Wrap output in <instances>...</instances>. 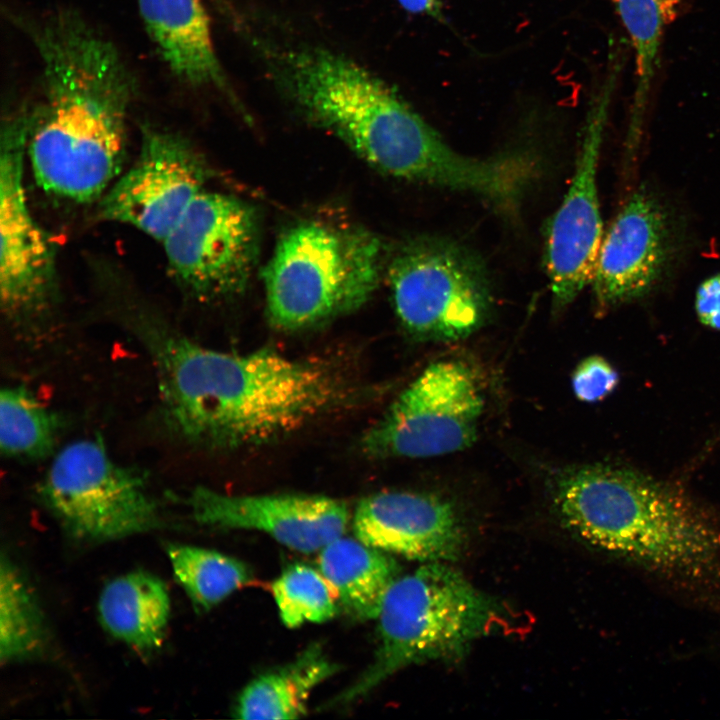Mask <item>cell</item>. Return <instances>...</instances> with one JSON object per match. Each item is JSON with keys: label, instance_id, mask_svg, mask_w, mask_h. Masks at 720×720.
Instances as JSON below:
<instances>
[{"label": "cell", "instance_id": "1", "mask_svg": "<svg viewBox=\"0 0 720 720\" xmlns=\"http://www.w3.org/2000/svg\"><path fill=\"white\" fill-rule=\"evenodd\" d=\"M137 322L136 333L157 372L162 419L190 445H262L296 432L352 395L344 376L327 363L266 348L228 353L202 346L158 320Z\"/></svg>", "mask_w": 720, "mask_h": 720}, {"label": "cell", "instance_id": "2", "mask_svg": "<svg viewBox=\"0 0 720 720\" xmlns=\"http://www.w3.org/2000/svg\"><path fill=\"white\" fill-rule=\"evenodd\" d=\"M18 25L40 64L39 96L18 112L34 178L67 200L101 198L124 161L136 79L113 43L72 10Z\"/></svg>", "mask_w": 720, "mask_h": 720}, {"label": "cell", "instance_id": "3", "mask_svg": "<svg viewBox=\"0 0 720 720\" xmlns=\"http://www.w3.org/2000/svg\"><path fill=\"white\" fill-rule=\"evenodd\" d=\"M243 32L274 87L305 120L336 136L375 169L407 180L413 157L433 127L391 85L336 51Z\"/></svg>", "mask_w": 720, "mask_h": 720}, {"label": "cell", "instance_id": "4", "mask_svg": "<svg viewBox=\"0 0 720 720\" xmlns=\"http://www.w3.org/2000/svg\"><path fill=\"white\" fill-rule=\"evenodd\" d=\"M562 523L585 542L662 572L704 568L720 549V534L674 491L635 472L587 465L553 482Z\"/></svg>", "mask_w": 720, "mask_h": 720}, {"label": "cell", "instance_id": "5", "mask_svg": "<svg viewBox=\"0 0 720 720\" xmlns=\"http://www.w3.org/2000/svg\"><path fill=\"white\" fill-rule=\"evenodd\" d=\"M503 616L502 607L458 571L445 562H425L391 585L377 617L372 662L326 707L353 702L410 665L462 659Z\"/></svg>", "mask_w": 720, "mask_h": 720}, {"label": "cell", "instance_id": "6", "mask_svg": "<svg viewBox=\"0 0 720 720\" xmlns=\"http://www.w3.org/2000/svg\"><path fill=\"white\" fill-rule=\"evenodd\" d=\"M385 248L368 229L308 219L280 236L262 279L271 324L296 331L351 313L375 293Z\"/></svg>", "mask_w": 720, "mask_h": 720}, {"label": "cell", "instance_id": "7", "mask_svg": "<svg viewBox=\"0 0 720 720\" xmlns=\"http://www.w3.org/2000/svg\"><path fill=\"white\" fill-rule=\"evenodd\" d=\"M385 271L397 318L415 339L460 340L488 319L492 293L486 267L453 240L410 239L393 252Z\"/></svg>", "mask_w": 720, "mask_h": 720}, {"label": "cell", "instance_id": "8", "mask_svg": "<svg viewBox=\"0 0 720 720\" xmlns=\"http://www.w3.org/2000/svg\"><path fill=\"white\" fill-rule=\"evenodd\" d=\"M38 494L66 532L78 540H115L163 524L144 477L114 461L96 439L76 440L59 450Z\"/></svg>", "mask_w": 720, "mask_h": 720}, {"label": "cell", "instance_id": "9", "mask_svg": "<svg viewBox=\"0 0 720 720\" xmlns=\"http://www.w3.org/2000/svg\"><path fill=\"white\" fill-rule=\"evenodd\" d=\"M484 396L474 370L458 360L430 364L363 435L374 458H424L463 450L475 441Z\"/></svg>", "mask_w": 720, "mask_h": 720}, {"label": "cell", "instance_id": "10", "mask_svg": "<svg viewBox=\"0 0 720 720\" xmlns=\"http://www.w3.org/2000/svg\"><path fill=\"white\" fill-rule=\"evenodd\" d=\"M26 141L25 124L15 112L0 140V301L11 325L32 330L53 312L58 283L54 246L26 198Z\"/></svg>", "mask_w": 720, "mask_h": 720}, {"label": "cell", "instance_id": "11", "mask_svg": "<svg viewBox=\"0 0 720 720\" xmlns=\"http://www.w3.org/2000/svg\"><path fill=\"white\" fill-rule=\"evenodd\" d=\"M259 218L238 197L202 191L162 242L171 272L200 301L242 293L257 265Z\"/></svg>", "mask_w": 720, "mask_h": 720}, {"label": "cell", "instance_id": "12", "mask_svg": "<svg viewBox=\"0 0 720 720\" xmlns=\"http://www.w3.org/2000/svg\"><path fill=\"white\" fill-rule=\"evenodd\" d=\"M209 176L206 161L186 138L143 127L138 158L103 194L99 216L162 243L206 189Z\"/></svg>", "mask_w": 720, "mask_h": 720}, {"label": "cell", "instance_id": "13", "mask_svg": "<svg viewBox=\"0 0 720 720\" xmlns=\"http://www.w3.org/2000/svg\"><path fill=\"white\" fill-rule=\"evenodd\" d=\"M610 90L588 113L571 183L546 232L544 266L557 308L591 283L603 238L597 171Z\"/></svg>", "mask_w": 720, "mask_h": 720}, {"label": "cell", "instance_id": "14", "mask_svg": "<svg viewBox=\"0 0 720 720\" xmlns=\"http://www.w3.org/2000/svg\"><path fill=\"white\" fill-rule=\"evenodd\" d=\"M185 503L199 524L260 530L302 553L343 536L350 519L343 501L312 494L229 495L199 486Z\"/></svg>", "mask_w": 720, "mask_h": 720}, {"label": "cell", "instance_id": "15", "mask_svg": "<svg viewBox=\"0 0 720 720\" xmlns=\"http://www.w3.org/2000/svg\"><path fill=\"white\" fill-rule=\"evenodd\" d=\"M670 230L661 204L638 190L603 235L591 280L600 307L616 306L648 293L670 255Z\"/></svg>", "mask_w": 720, "mask_h": 720}, {"label": "cell", "instance_id": "16", "mask_svg": "<svg viewBox=\"0 0 720 720\" xmlns=\"http://www.w3.org/2000/svg\"><path fill=\"white\" fill-rule=\"evenodd\" d=\"M353 530L367 545L424 562L456 560L464 546L452 504L425 493L391 491L363 498L353 515Z\"/></svg>", "mask_w": 720, "mask_h": 720}, {"label": "cell", "instance_id": "17", "mask_svg": "<svg viewBox=\"0 0 720 720\" xmlns=\"http://www.w3.org/2000/svg\"><path fill=\"white\" fill-rule=\"evenodd\" d=\"M143 24L169 70L193 88H212L239 105L216 54L202 0H137Z\"/></svg>", "mask_w": 720, "mask_h": 720}, {"label": "cell", "instance_id": "18", "mask_svg": "<svg viewBox=\"0 0 720 720\" xmlns=\"http://www.w3.org/2000/svg\"><path fill=\"white\" fill-rule=\"evenodd\" d=\"M170 609L165 583L142 570L112 579L98 600L104 629L141 653H151L162 645Z\"/></svg>", "mask_w": 720, "mask_h": 720}, {"label": "cell", "instance_id": "19", "mask_svg": "<svg viewBox=\"0 0 720 720\" xmlns=\"http://www.w3.org/2000/svg\"><path fill=\"white\" fill-rule=\"evenodd\" d=\"M318 563L343 608L360 620L377 619L389 588L400 576L389 553L358 538L333 540L320 550Z\"/></svg>", "mask_w": 720, "mask_h": 720}, {"label": "cell", "instance_id": "20", "mask_svg": "<svg viewBox=\"0 0 720 720\" xmlns=\"http://www.w3.org/2000/svg\"><path fill=\"white\" fill-rule=\"evenodd\" d=\"M338 667L320 645H311L296 659L252 680L235 706L238 719H295L305 714L312 690Z\"/></svg>", "mask_w": 720, "mask_h": 720}, {"label": "cell", "instance_id": "21", "mask_svg": "<svg viewBox=\"0 0 720 720\" xmlns=\"http://www.w3.org/2000/svg\"><path fill=\"white\" fill-rule=\"evenodd\" d=\"M616 12L631 41L635 58V90L627 145L641 136L643 117L667 27L679 16L683 0H614Z\"/></svg>", "mask_w": 720, "mask_h": 720}, {"label": "cell", "instance_id": "22", "mask_svg": "<svg viewBox=\"0 0 720 720\" xmlns=\"http://www.w3.org/2000/svg\"><path fill=\"white\" fill-rule=\"evenodd\" d=\"M173 574L198 612H207L250 583L248 566L229 555L197 546L168 544Z\"/></svg>", "mask_w": 720, "mask_h": 720}, {"label": "cell", "instance_id": "23", "mask_svg": "<svg viewBox=\"0 0 720 720\" xmlns=\"http://www.w3.org/2000/svg\"><path fill=\"white\" fill-rule=\"evenodd\" d=\"M61 417L25 386L0 393V447L9 458L35 460L49 456L62 429Z\"/></svg>", "mask_w": 720, "mask_h": 720}, {"label": "cell", "instance_id": "24", "mask_svg": "<svg viewBox=\"0 0 720 720\" xmlns=\"http://www.w3.org/2000/svg\"><path fill=\"white\" fill-rule=\"evenodd\" d=\"M46 642L41 610L16 565L4 555L0 566V658L23 660L38 654Z\"/></svg>", "mask_w": 720, "mask_h": 720}, {"label": "cell", "instance_id": "25", "mask_svg": "<svg viewBox=\"0 0 720 720\" xmlns=\"http://www.w3.org/2000/svg\"><path fill=\"white\" fill-rule=\"evenodd\" d=\"M282 623L288 628L322 623L337 613V594L320 571L305 564L288 566L272 584Z\"/></svg>", "mask_w": 720, "mask_h": 720}, {"label": "cell", "instance_id": "26", "mask_svg": "<svg viewBox=\"0 0 720 720\" xmlns=\"http://www.w3.org/2000/svg\"><path fill=\"white\" fill-rule=\"evenodd\" d=\"M618 374L608 361L600 356L584 359L572 375V388L579 400L595 402L614 390Z\"/></svg>", "mask_w": 720, "mask_h": 720}, {"label": "cell", "instance_id": "27", "mask_svg": "<svg viewBox=\"0 0 720 720\" xmlns=\"http://www.w3.org/2000/svg\"><path fill=\"white\" fill-rule=\"evenodd\" d=\"M695 308L699 320L705 326L720 330V273L699 285Z\"/></svg>", "mask_w": 720, "mask_h": 720}, {"label": "cell", "instance_id": "28", "mask_svg": "<svg viewBox=\"0 0 720 720\" xmlns=\"http://www.w3.org/2000/svg\"><path fill=\"white\" fill-rule=\"evenodd\" d=\"M400 6L411 14L427 15L445 22L440 0H397Z\"/></svg>", "mask_w": 720, "mask_h": 720}]
</instances>
